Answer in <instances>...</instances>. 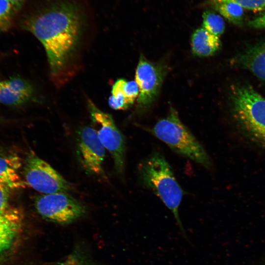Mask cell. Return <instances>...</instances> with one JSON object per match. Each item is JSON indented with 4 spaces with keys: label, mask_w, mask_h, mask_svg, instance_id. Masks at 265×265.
Instances as JSON below:
<instances>
[{
    "label": "cell",
    "mask_w": 265,
    "mask_h": 265,
    "mask_svg": "<svg viewBox=\"0 0 265 265\" xmlns=\"http://www.w3.org/2000/svg\"><path fill=\"white\" fill-rule=\"evenodd\" d=\"M25 26L44 47L53 81L57 85L64 83L73 74L81 31L77 6L59 3L29 18Z\"/></svg>",
    "instance_id": "cell-1"
},
{
    "label": "cell",
    "mask_w": 265,
    "mask_h": 265,
    "mask_svg": "<svg viewBox=\"0 0 265 265\" xmlns=\"http://www.w3.org/2000/svg\"><path fill=\"white\" fill-rule=\"evenodd\" d=\"M22 4L9 0H0V33L10 29Z\"/></svg>",
    "instance_id": "cell-16"
},
{
    "label": "cell",
    "mask_w": 265,
    "mask_h": 265,
    "mask_svg": "<svg viewBox=\"0 0 265 265\" xmlns=\"http://www.w3.org/2000/svg\"><path fill=\"white\" fill-rule=\"evenodd\" d=\"M165 69L148 60L141 55L135 71V81L139 93L137 98L138 108L146 109L155 101L165 76Z\"/></svg>",
    "instance_id": "cell-9"
},
{
    "label": "cell",
    "mask_w": 265,
    "mask_h": 265,
    "mask_svg": "<svg viewBox=\"0 0 265 265\" xmlns=\"http://www.w3.org/2000/svg\"><path fill=\"white\" fill-rule=\"evenodd\" d=\"M77 146L78 157L85 171L89 174L106 178L103 166L106 149L93 127L84 126L78 130Z\"/></svg>",
    "instance_id": "cell-8"
},
{
    "label": "cell",
    "mask_w": 265,
    "mask_h": 265,
    "mask_svg": "<svg viewBox=\"0 0 265 265\" xmlns=\"http://www.w3.org/2000/svg\"><path fill=\"white\" fill-rule=\"evenodd\" d=\"M9 0L13 1H14V2H19V3H21L23 4L25 0Z\"/></svg>",
    "instance_id": "cell-24"
},
{
    "label": "cell",
    "mask_w": 265,
    "mask_h": 265,
    "mask_svg": "<svg viewBox=\"0 0 265 265\" xmlns=\"http://www.w3.org/2000/svg\"><path fill=\"white\" fill-rule=\"evenodd\" d=\"M234 108L238 122L255 141L265 147V98L252 88H237Z\"/></svg>",
    "instance_id": "cell-4"
},
{
    "label": "cell",
    "mask_w": 265,
    "mask_h": 265,
    "mask_svg": "<svg viewBox=\"0 0 265 265\" xmlns=\"http://www.w3.org/2000/svg\"><path fill=\"white\" fill-rule=\"evenodd\" d=\"M87 105L92 127L106 150L112 157L116 172L122 175L125 169L126 150L125 137L110 114L100 110L89 100Z\"/></svg>",
    "instance_id": "cell-5"
},
{
    "label": "cell",
    "mask_w": 265,
    "mask_h": 265,
    "mask_svg": "<svg viewBox=\"0 0 265 265\" xmlns=\"http://www.w3.org/2000/svg\"><path fill=\"white\" fill-rule=\"evenodd\" d=\"M140 184L157 195L172 212L183 236L188 240L179 213L184 192L161 153H152L138 167Z\"/></svg>",
    "instance_id": "cell-2"
},
{
    "label": "cell",
    "mask_w": 265,
    "mask_h": 265,
    "mask_svg": "<svg viewBox=\"0 0 265 265\" xmlns=\"http://www.w3.org/2000/svg\"><path fill=\"white\" fill-rule=\"evenodd\" d=\"M57 265H100L88 256L80 246H77L63 262Z\"/></svg>",
    "instance_id": "cell-18"
},
{
    "label": "cell",
    "mask_w": 265,
    "mask_h": 265,
    "mask_svg": "<svg viewBox=\"0 0 265 265\" xmlns=\"http://www.w3.org/2000/svg\"><path fill=\"white\" fill-rule=\"evenodd\" d=\"M147 130L177 154L207 169L211 167V159L206 150L181 121L173 108L171 107L167 117L159 120L152 129Z\"/></svg>",
    "instance_id": "cell-3"
},
{
    "label": "cell",
    "mask_w": 265,
    "mask_h": 265,
    "mask_svg": "<svg viewBox=\"0 0 265 265\" xmlns=\"http://www.w3.org/2000/svg\"><path fill=\"white\" fill-rule=\"evenodd\" d=\"M23 174L26 184L43 194L67 192L71 187L57 171L34 153L27 157Z\"/></svg>",
    "instance_id": "cell-7"
},
{
    "label": "cell",
    "mask_w": 265,
    "mask_h": 265,
    "mask_svg": "<svg viewBox=\"0 0 265 265\" xmlns=\"http://www.w3.org/2000/svg\"><path fill=\"white\" fill-rule=\"evenodd\" d=\"M248 24L254 28L265 29V12L250 20Z\"/></svg>",
    "instance_id": "cell-23"
},
{
    "label": "cell",
    "mask_w": 265,
    "mask_h": 265,
    "mask_svg": "<svg viewBox=\"0 0 265 265\" xmlns=\"http://www.w3.org/2000/svg\"><path fill=\"white\" fill-rule=\"evenodd\" d=\"M123 95L130 106L132 104L136 98H138L139 90L135 81H127L122 79L121 84Z\"/></svg>",
    "instance_id": "cell-20"
},
{
    "label": "cell",
    "mask_w": 265,
    "mask_h": 265,
    "mask_svg": "<svg viewBox=\"0 0 265 265\" xmlns=\"http://www.w3.org/2000/svg\"><path fill=\"white\" fill-rule=\"evenodd\" d=\"M9 189L0 183V215L8 213L15 208L10 207L8 204Z\"/></svg>",
    "instance_id": "cell-22"
},
{
    "label": "cell",
    "mask_w": 265,
    "mask_h": 265,
    "mask_svg": "<svg viewBox=\"0 0 265 265\" xmlns=\"http://www.w3.org/2000/svg\"><path fill=\"white\" fill-rule=\"evenodd\" d=\"M241 62L255 76L265 81V44L249 50L242 56Z\"/></svg>",
    "instance_id": "cell-14"
},
{
    "label": "cell",
    "mask_w": 265,
    "mask_h": 265,
    "mask_svg": "<svg viewBox=\"0 0 265 265\" xmlns=\"http://www.w3.org/2000/svg\"><path fill=\"white\" fill-rule=\"evenodd\" d=\"M23 220L22 212L16 208L6 214L0 215V254L13 243L22 227Z\"/></svg>",
    "instance_id": "cell-11"
},
{
    "label": "cell",
    "mask_w": 265,
    "mask_h": 265,
    "mask_svg": "<svg viewBox=\"0 0 265 265\" xmlns=\"http://www.w3.org/2000/svg\"><path fill=\"white\" fill-rule=\"evenodd\" d=\"M211 1H229L235 2L243 9L253 12H260L265 10V0H211Z\"/></svg>",
    "instance_id": "cell-21"
},
{
    "label": "cell",
    "mask_w": 265,
    "mask_h": 265,
    "mask_svg": "<svg viewBox=\"0 0 265 265\" xmlns=\"http://www.w3.org/2000/svg\"><path fill=\"white\" fill-rule=\"evenodd\" d=\"M215 10L228 21L241 25L244 18V9L238 4L229 1H211Z\"/></svg>",
    "instance_id": "cell-15"
},
{
    "label": "cell",
    "mask_w": 265,
    "mask_h": 265,
    "mask_svg": "<svg viewBox=\"0 0 265 265\" xmlns=\"http://www.w3.org/2000/svg\"><path fill=\"white\" fill-rule=\"evenodd\" d=\"M220 46L219 36L210 33L203 27L197 29L192 35V51L197 56H211L219 50Z\"/></svg>",
    "instance_id": "cell-13"
},
{
    "label": "cell",
    "mask_w": 265,
    "mask_h": 265,
    "mask_svg": "<svg viewBox=\"0 0 265 265\" xmlns=\"http://www.w3.org/2000/svg\"><path fill=\"white\" fill-rule=\"evenodd\" d=\"M34 90L25 79L14 77L0 81V103L7 106H18L33 99Z\"/></svg>",
    "instance_id": "cell-10"
},
{
    "label": "cell",
    "mask_w": 265,
    "mask_h": 265,
    "mask_svg": "<svg viewBox=\"0 0 265 265\" xmlns=\"http://www.w3.org/2000/svg\"><path fill=\"white\" fill-rule=\"evenodd\" d=\"M122 79L115 82L112 87L111 95L108 100L109 106L115 110H124L130 106L122 91Z\"/></svg>",
    "instance_id": "cell-19"
},
{
    "label": "cell",
    "mask_w": 265,
    "mask_h": 265,
    "mask_svg": "<svg viewBox=\"0 0 265 265\" xmlns=\"http://www.w3.org/2000/svg\"><path fill=\"white\" fill-rule=\"evenodd\" d=\"M34 207L45 219L59 224H69L83 216L84 206L67 192H56L37 196Z\"/></svg>",
    "instance_id": "cell-6"
},
{
    "label": "cell",
    "mask_w": 265,
    "mask_h": 265,
    "mask_svg": "<svg viewBox=\"0 0 265 265\" xmlns=\"http://www.w3.org/2000/svg\"><path fill=\"white\" fill-rule=\"evenodd\" d=\"M21 166V159L18 156L0 155V183L11 189L25 187L26 184L19 174Z\"/></svg>",
    "instance_id": "cell-12"
},
{
    "label": "cell",
    "mask_w": 265,
    "mask_h": 265,
    "mask_svg": "<svg viewBox=\"0 0 265 265\" xmlns=\"http://www.w3.org/2000/svg\"><path fill=\"white\" fill-rule=\"evenodd\" d=\"M203 28L210 33L219 36L225 30L222 17L212 11H206L203 14Z\"/></svg>",
    "instance_id": "cell-17"
}]
</instances>
